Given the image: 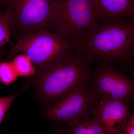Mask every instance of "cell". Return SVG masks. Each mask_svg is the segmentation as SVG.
<instances>
[{
  "label": "cell",
  "instance_id": "5b68a950",
  "mask_svg": "<svg viewBox=\"0 0 134 134\" xmlns=\"http://www.w3.org/2000/svg\"><path fill=\"white\" fill-rule=\"evenodd\" d=\"M17 40L12 45L8 59L22 53L30 58L36 71L73 47L70 43L48 29Z\"/></svg>",
  "mask_w": 134,
  "mask_h": 134
},
{
  "label": "cell",
  "instance_id": "9a60e30c",
  "mask_svg": "<svg viewBox=\"0 0 134 134\" xmlns=\"http://www.w3.org/2000/svg\"><path fill=\"white\" fill-rule=\"evenodd\" d=\"M122 134H134V114L130 115Z\"/></svg>",
  "mask_w": 134,
  "mask_h": 134
},
{
  "label": "cell",
  "instance_id": "e0dca14e",
  "mask_svg": "<svg viewBox=\"0 0 134 134\" xmlns=\"http://www.w3.org/2000/svg\"><path fill=\"white\" fill-rule=\"evenodd\" d=\"M9 0H0V8L7 7Z\"/></svg>",
  "mask_w": 134,
  "mask_h": 134
},
{
  "label": "cell",
  "instance_id": "277c9868",
  "mask_svg": "<svg viewBox=\"0 0 134 134\" xmlns=\"http://www.w3.org/2000/svg\"><path fill=\"white\" fill-rule=\"evenodd\" d=\"M53 0H9L7 8L10 33L17 40L48 29Z\"/></svg>",
  "mask_w": 134,
  "mask_h": 134
},
{
  "label": "cell",
  "instance_id": "ba28073f",
  "mask_svg": "<svg viewBox=\"0 0 134 134\" xmlns=\"http://www.w3.org/2000/svg\"><path fill=\"white\" fill-rule=\"evenodd\" d=\"M94 114L107 134H122L131 115L127 102L118 100L98 102Z\"/></svg>",
  "mask_w": 134,
  "mask_h": 134
},
{
  "label": "cell",
  "instance_id": "6da1fadb",
  "mask_svg": "<svg viewBox=\"0 0 134 134\" xmlns=\"http://www.w3.org/2000/svg\"><path fill=\"white\" fill-rule=\"evenodd\" d=\"M70 43L93 63H110L133 74L134 19H110L72 40Z\"/></svg>",
  "mask_w": 134,
  "mask_h": 134
},
{
  "label": "cell",
  "instance_id": "4fadbf2b",
  "mask_svg": "<svg viewBox=\"0 0 134 134\" xmlns=\"http://www.w3.org/2000/svg\"><path fill=\"white\" fill-rule=\"evenodd\" d=\"M10 34L7 14L5 12L0 14V47L7 43L12 44L10 40Z\"/></svg>",
  "mask_w": 134,
  "mask_h": 134
},
{
  "label": "cell",
  "instance_id": "3957f363",
  "mask_svg": "<svg viewBox=\"0 0 134 134\" xmlns=\"http://www.w3.org/2000/svg\"><path fill=\"white\" fill-rule=\"evenodd\" d=\"M99 24L91 0H53L48 29L68 43Z\"/></svg>",
  "mask_w": 134,
  "mask_h": 134
},
{
  "label": "cell",
  "instance_id": "9c48e42d",
  "mask_svg": "<svg viewBox=\"0 0 134 134\" xmlns=\"http://www.w3.org/2000/svg\"><path fill=\"white\" fill-rule=\"evenodd\" d=\"M94 14L99 23L114 18L134 19L133 0H91Z\"/></svg>",
  "mask_w": 134,
  "mask_h": 134
},
{
  "label": "cell",
  "instance_id": "8fae6325",
  "mask_svg": "<svg viewBox=\"0 0 134 134\" xmlns=\"http://www.w3.org/2000/svg\"><path fill=\"white\" fill-rule=\"evenodd\" d=\"M12 63L18 76L30 77L34 75L36 69L30 58L24 54L16 56Z\"/></svg>",
  "mask_w": 134,
  "mask_h": 134
},
{
  "label": "cell",
  "instance_id": "5bb4252c",
  "mask_svg": "<svg viewBox=\"0 0 134 134\" xmlns=\"http://www.w3.org/2000/svg\"><path fill=\"white\" fill-rule=\"evenodd\" d=\"M24 91V89L14 95L0 98V124L14 100Z\"/></svg>",
  "mask_w": 134,
  "mask_h": 134
},
{
  "label": "cell",
  "instance_id": "52a82bcc",
  "mask_svg": "<svg viewBox=\"0 0 134 134\" xmlns=\"http://www.w3.org/2000/svg\"><path fill=\"white\" fill-rule=\"evenodd\" d=\"M98 103L90 85H86L47 106L44 116L57 123H67L92 113Z\"/></svg>",
  "mask_w": 134,
  "mask_h": 134
},
{
  "label": "cell",
  "instance_id": "7c38bea8",
  "mask_svg": "<svg viewBox=\"0 0 134 134\" xmlns=\"http://www.w3.org/2000/svg\"><path fill=\"white\" fill-rule=\"evenodd\" d=\"M18 76L12 63H0V81L6 86L13 83Z\"/></svg>",
  "mask_w": 134,
  "mask_h": 134
},
{
  "label": "cell",
  "instance_id": "8992f818",
  "mask_svg": "<svg viewBox=\"0 0 134 134\" xmlns=\"http://www.w3.org/2000/svg\"><path fill=\"white\" fill-rule=\"evenodd\" d=\"M90 85L98 102L118 100L128 103L133 99V81L113 63H96Z\"/></svg>",
  "mask_w": 134,
  "mask_h": 134
},
{
  "label": "cell",
  "instance_id": "2e32d148",
  "mask_svg": "<svg viewBox=\"0 0 134 134\" xmlns=\"http://www.w3.org/2000/svg\"><path fill=\"white\" fill-rule=\"evenodd\" d=\"M61 124L56 122L54 125V130L51 134H67L66 129H64Z\"/></svg>",
  "mask_w": 134,
  "mask_h": 134
},
{
  "label": "cell",
  "instance_id": "30bf717a",
  "mask_svg": "<svg viewBox=\"0 0 134 134\" xmlns=\"http://www.w3.org/2000/svg\"><path fill=\"white\" fill-rule=\"evenodd\" d=\"M67 124V134H107L95 117L94 111Z\"/></svg>",
  "mask_w": 134,
  "mask_h": 134
},
{
  "label": "cell",
  "instance_id": "7a4b0ae2",
  "mask_svg": "<svg viewBox=\"0 0 134 134\" xmlns=\"http://www.w3.org/2000/svg\"><path fill=\"white\" fill-rule=\"evenodd\" d=\"M92 63L81 52L72 48L37 70L31 83L41 100L53 104L90 84Z\"/></svg>",
  "mask_w": 134,
  "mask_h": 134
}]
</instances>
